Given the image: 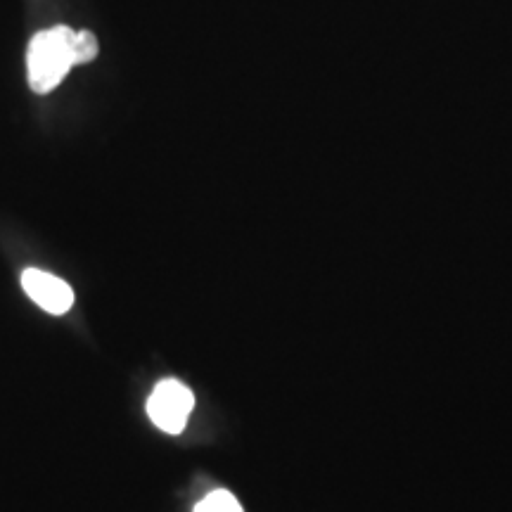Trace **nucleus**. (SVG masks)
Returning a JSON list of instances; mask_svg holds the SVG:
<instances>
[{
    "instance_id": "7ed1b4c3",
    "label": "nucleus",
    "mask_w": 512,
    "mask_h": 512,
    "mask_svg": "<svg viewBox=\"0 0 512 512\" xmlns=\"http://www.w3.org/2000/svg\"><path fill=\"white\" fill-rule=\"evenodd\" d=\"M22 287L43 311L62 316L74 306V290L57 275H50L38 268H27L22 273Z\"/></svg>"
},
{
    "instance_id": "39448f33",
    "label": "nucleus",
    "mask_w": 512,
    "mask_h": 512,
    "mask_svg": "<svg viewBox=\"0 0 512 512\" xmlns=\"http://www.w3.org/2000/svg\"><path fill=\"white\" fill-rule=\"evenodd\" d=\"M98 38H95L93 31H76L74 36V64H86L93 62L98 57Z\"/></svg>"
},
{
    "instance_id": "f257e3e1",
    "label": "nucleus",
    "mask_w": 512,
    "mask_h": 512,
    "mask_svg": "<svg viewBox=\"0 0 512 512\" xmlns=\"http://www.w3.org/2000/svg\"><path fill=\"white\" fill-rule=\"evenodd\" d=\"M74 36V29L55 27L31 38L27 53L31 91L50 93L60 86L69 69L74 67Z\"/></svg>"
},
{
    "instance_id": "f03ea898",
    "label": "nucleus",
    "mask_w": 512,
    "mask_h": 512,
    "mask_svg": "<svg viewBox=\"0 0 512 512\" xmlns=\"http://www.w3.org/2000/svg\"><path fill=\"white\" fill-rule=\"evenodd\" d=\"M195 408V396L183 382L162 380L147 399V415L166 434H181Z\"/></svg>"
},
{
    "instance_id": "20e7f679",
    "label": "nucleus",
    "mask_w": 512,
    "mask_h": 512,
    "mask_svg": "<svg viewBox=\"0 0 512 512\" xmlns=\"http://www.w3.org/2000/svg\"><path fill=\"white\" fill-rule=\"evenodd\" d=\"M195 512H245V510H242V505L233 494H228V491H214V494H209L204 501L197 503Z\"/></svg>"
}]
</instances>
